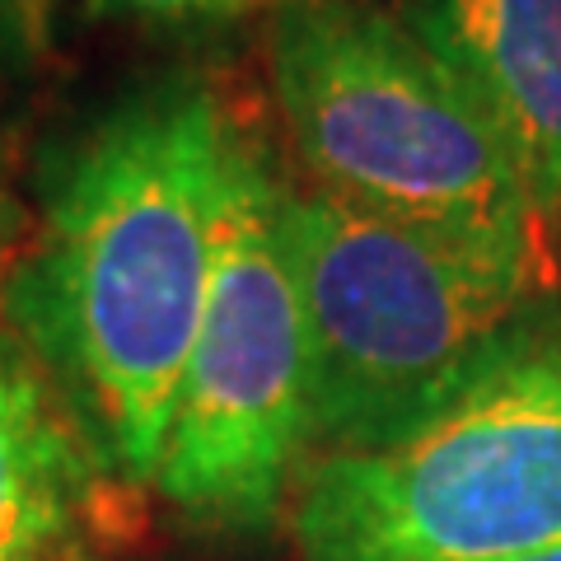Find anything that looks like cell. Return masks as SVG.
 I'll return each instance as SVG.
<instances>
[{
  "instance_id": "30bf717a",
  "label": "cell",
  "mask_w": 561,
  "mask_h": 561,
  "mask_svg": "<svg viewBox=\"0 0 561 561\" xmlns=\"http://www.w3.org/2000/svg\"><path fill=\"white\" fill-rule=\"evenodd\" d=\"M28 230H33V225H28V210H24V202H20V192H14L10 173L0 169V290H5L14 262H20V253H24Z\"/></svg>"
},
{
  "instance_id": "8992f818",
  "label": "cell",
  "mask_w": 561,
  "mask_h": 561,
  "mask_svg": "<svg viewBox=\"0 0 561 561\" xmlns=\"http://www.w3.org/2000/svg\"><path fill=\"white\" fill-rule=\"evenodd\" d=\"M398 20L463 84L561 230V0H402Z\"/></svg>"
},
{
  "instance_id": "5b68a950",
  "label": "cell",
  "mask_w": 561,
  "mask_h": 561,
  "mask_svg": "<svg viewBox=\"0 0 561 561\" xmlns=\"http://www.w3.org/2000/svg\"><path fill=\"white\" fill-rule=\"evenodd\" d=\"M309 463V346L286 234V179L234 131L220 253L154 491L216 534H262Z\"/></svg>"
},
{
  "instance_id": "9c48e42d",
  "label": "cell",
  "mask_w": 561,
  "mask_h": 561,
  "mask_svg": "<svg viewBox=\"0 0 561 561\" xmlns=\"http://www.w3.org/2000/svg\"><path fill=\"white\" fill-rule=\"evenodd\" d=\"M51 10L43 0H0V70H28L47 57Z\"/></svg>"
},
{
  "instance_id": "7a4b0ae2",
  "label": "cell",
  "mask_w": 561,
  "mask_h": 561,
  "mask_svg": "<svg viewBox=\"0 0 561 561\" xmlns=\"http://www.w3.org/2000/svg\"><path fill=\"white\" fill-rule=\"evenodd\" d=\"M309 346V459L416 431L505 356L561 328L557 257L375 216L286 183Z\"/></svg>"
},
{
  "instance_id": "52a82bcc",
  "label": "cell",
  "mask_w": 561,
  "mask_h": 561,
  "mask_svg": "<svg viewBox=\"0 0 561 561\" xmlns=\"http://www.w3.org/2000/svg\"><path fill=\"white\" fill-rule=\"evenodd\" d=\"M108 482L61 389L0 337V561H90Z\"/></svg>"
},
{
  "instance_id": "6da1fadb",
  "label": "cell",
  "mask_w": 561,
  "mask_h": 561,
  "mask_svg": "<svg viewBox=\"0 0 561 561\" xmlns=\"http://www.w3.org/2000/svg\"><path fill=\"white\" fill-rule=\"evenodd\" d=\"M234 122L202 80L127 99L70 154L0 313L103 468L154 486L220 253Z\"/></svg>"
},
{
  "instance_id": "8fae6325",
  "label": "cell",
  "mask_w": 561,
  "mask_h": 561,
  "mask_svg": "<svg viewBox=\"0 0 561 561\" xmlns=\"http://www.w3.org/2000/svg\"><path fill=\"white\" fill-rule=\"evenodd\" d=\"M505 561H561V548H542V552H524V557H505Z\"/></svg>"
},
{
  "instance_id": "277c9868",
  "label": "cell",
  "mask_w": 561,
  "mask_h": 561,
  "mask_svg": "<svg viewBox=\"0 0 561 561\" xmlns=\"http://www.w3.org/2000/svg\"><path fill=\"white\" fill-rule=\"evenodd\" d=\"M300 561H505L561 548V328L416 431L313 454L290 496Z\"/></svg>"
},
{
  "instance_id": "7c38bea8",
  "label": "cell",
  "mask_w": 561,
  "mask_h": 561,
  "mask_svg": "<svg viewBox=\"0 0 561 561\" xmlns=\"http://www.w3.org/2000/svg\"><path fill=\"white\" fill-rule=\"evenodd\" d=\"M43 5H47V10H51V0H43Z\"/></svg>"
},
{
  "instance_id": "ba28073f",
  "label": "cell",
  "mask_w": 561,
  "mask_h": 561,
  "mask_svg": "<svg viewBox=\"0 0 561 561\" xmlns=\"http://www.w3.org/2000/svg\"><path fill=\"white\" fill-rule=\"evenodd\" d=\"M94 20L136 24L150 33H216L253 14H272L276 0H84Z\"/></svg>"
},
{
  "instance_id": "3957f363",
  "label": "cell",
  "mask_w": 561,
  "mask_h": 561,
  "mask_svg": "<svg viewBox=\"0 0 561 561\" xmlns=\"http://www.w3.org/2000/svg\"><path fill=\"white\" fill-rule=\"evenodd\" d=\"M262 51L305 183L421 230L552 253L511 150L398 14L276 0Z\"/></svg>"
}]
</instances>
